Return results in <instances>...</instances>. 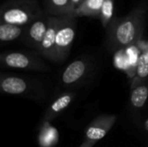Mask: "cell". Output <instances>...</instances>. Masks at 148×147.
Here are the masks:
<instances>
[{
	"instance_id": "obj_1",
	"label": "cell",
	"mask_w": 148,
	"mask_h": 147,
	"mask_svg": "<svg viewBox=\"0 0 148 147\" xmlns=\"http://www.w3.org/2000/svg\"><path fill=\"white\" fill-rule=\"evenodd\" d=\"M144 20V10L137 9L129 16L117 21L112 29V43L121 48L135 42L142 33Z\"/></svg>"
},
{
	"instance_id": "obj_16",
	"label": "cell",
	"mask_w": 148,
	"mask_h": 147,
	"mask_svg": "<svg viewBox=\"0 0 148 147\" xmlns=\"http://www.w3.org/2000/svg\"><path fill=\"white\" fill-rule=\"evenodd\" d=\"M135 73L136 77L132 83V87L144 82L148 77V52L142 53L138 58Z\"/></svg>"
},
{
	"instance_id": "obj_3",
	"label": "cell",
	"mask_w": 148,
	"mask_h": 147,
	"mask_svg": "<svg viewBox=\"0 0 148 147\" xmlns=\"http://www.w3.org/2000/svg\"><path fill=\"white\" fill-rule=\"evenodd\" d=\"M117 120L114 114H102L94 119L85 131L84 139L79 147H94L112 129Z\"/></svg>"
},
{
	"instance_id": "obj_7",
	"label": "cell",
	"mask_w": 148,
	"mask_h": 147,
	"mask_svg": "<svg viewBox=\"0 0 148 147\" xmlns=\"http://www.w3.org/2000/svg\"><path fill=\"white\" fill-rule=\"evenodd\" d=\"M49 26L48 18H37L29 24V27L25 28L23 36L27 44L33 48L38 49L40 46Z\"/></svg>"
},
{
	"instance_id": "obj_9",
	"label": "cell",
	"mask_w": 148,
	"mask_h": 147,
	"mask_svg": "<svg viewBox=\"0 0 148 147\" xmlns=\"http://www.w3.org/2000/svg\"><path fill=\"white\" fill-rule=\"evenodd\" d=\"M0 89L3 93L11 95H24L29 90V82L18 76H6L1 79Z\"/></svg>"
},
{
	"instance_id": "obj_14",
	"label": "cell",
	"mask_w": 148,
	"mask_h": 147,
	"mask_svg": "<svg viewBox=\"0 0 148 147\" xmlns=\"http://www.w3.org/2000/svg\"><path fill=\"white\" fill-rule=\"evenodd\" d=\"M25 28L20 25L1 22L0 24V40L2 42H10L23 36Z\"/></svg>"
},
{
	"instance_id": "obj_11",
	"label": "cell",
	"mask_w": 148,
	"mask_h": 147,
	"mask_svg": "<svg viewBox=\"0 0 148 147\" xmlns=\"http://www.w3.org/2000/svg\"><path fill=\"white\" fill-rule=\"evenodd\" d=\"M59 139L57 129L49 121L42 122L38 133L37 141L40 147H55Z\"/></svg>"
},
{
	"instance_id": "obj_13",
	"label": "cell",
	"mask_w": 148,
	"mask_h": 147,
	"mask_svg": "<svg viewBox=\"0 0 148 147\" xmlns=\"http://www.w3.org/2000/svg\"><path fill=\"white\" fill-rule=\"evenodd\" d=\"M148 100V85L144 82L132 87L130 93V104L133 108L139 110L145 107Z\"/></svg>"
},
{
	"instance_id": "obj_2",
	"label": "cell",
	"mask_w": 148,
	"mask_h": 147,
	"mask_svg": "<svg viewBox=\"0 0 148 147\" xmlns=\"http://www.w3.org/2000/svg\"><path fill=\"white\" fill-rule=\"evenodd\" d=\"M41 16L39 6L34 0H12L1 10V21L23 26Z\"/></svg>"
},
{
	"instance_id": "obj_18",
	"label": "cell",
	"mask_w": 148,
	"mask_h": 147,
	"mask_svg": "<svg viewBox=\"0 0 148 147\" xmlns=\"http://www.w3.org/2000/svg\"><path fill=\"white\" fill-rule=\"evenodd\" d=\"M69 1H70V7L72 10V14H73L74 10L80 6V4L82 3L83 0H69ZM72 14H71V16H72Z\"/></svg>"
},
{
	"instance_id": "obj_19",
	"label": "cell",
	"mask_w": 148,
	"mask_h": 147,
	"mask_svg": "<svg viewBox=\"0 0 148 147\" xmlns=\"http://www.w3.org/2000/svg\"><path fill=\"white\" fill-rule=\"evenodd\" d=\"M144 130L146 131V133L148 134V118L144 122Z\"/></svg>"
},
{
	"instance_id": "obj_17",
	"label": "cell",
	"mask_w": 148,
	"mask_h": 147,
	"mask_svg": "<svg viewBox=\"0 0 148 147\" xmlns=\"http://www.w3.org/2000/svg\"><path fill=\"white\" fill-rule=\"evenodd\" d=\"M114 14V0H105L101 11V21L104 28H107Z\"/></svg>"
},
{
	"instance_id": "obj_15",
	"label": "cell",
	"mask_w": 148,
	"mask_h": 147,
	"mask_svg": "<svg viewBox=\"0 0 148 147\" xmlns=\"http://www.w3.org/2000/svg\"><path fill=\"white\" fill-rule=\"evenodd\" d=\"M49 12L56 16H71L72 10L69 0H46Z\"/></svg>"
},
{
	"instance_id": "obj_4",
	"label": "cell",
	"mask_w": 148,
	"mask_h": 147,
	"mask_svg": "<svg viewBox=\"0 0 148 147\" xmlns=\"http://www.w3.org/2000/svg\"><path fill=\"white\" fill-rule=\"evenodd\" d=\"M75 37V17L62 16L56 39V62L64 60L69 55Z\"/></svg>"
},
{
	"instance_id": "obj_12",
	"label": "cell",
	"mask_w": 148,
	"mask_h": 147,
	"mask_svg": "<svg viewBox=\"0 0 148 147\" xmlns=\"http://www.w3.org/2000/svg\"><path fill=\"white\" fill-rule=\"evenodd\" d=\"M105 0H83L78 8H76L72 17L76 16H93L100 17L101 8Z\"/></svg>"
},
{
	"instance_id": "obj_10",
	"label": "cell",
	"mask_w": 148,
	"mask_h": 147,
	"mask_svg": "<svg viewBox=\"0 0 148 147\" xmlns=\"http://www.w3.org/2000/svg\"><path fill=\"white\" fill-rule=\"evenodd\" d=\"M88 68L87 62L84 60H76L70 63L62 75V82L64 85H72L79 81L85 75Z\"/></svg>"
},
{
	"instance_id": "obj_6",
	"label": "cell",
	"mask_w": 148,
	"mask_h": 147,
	"mask_svg": "<svg viewBox=\"0 0 148 147\" xmlns=\"http://www.w3.org/2000/svg\"><path fill=\"white\" fill-rule=\"evenodd\" d=\"M62 22V16H49V26L47 32L38 47V52L47 59L56 62V39L57 30Z\"/></svg>"
},
{
	"instance_id": "obj_8",
	"label": "cell",
	"mask_w": 148,
	"mask_h": 147,
	"mask_svg": "<svg viewBox=\"0 0 148 147\" xmlns=\"http://www.w3.org/2000/svg\"><path fill=\"white\" fill-rule=\"evenodd\" d=\"M75 97V94L71 92L63 93L60 96H58L47 108L42 119V122L44 121H52L56 117L62 114L63 111H65L72 103Z\"/></svg>"
},
{
	"instance_id": "obj_5",
	"label": "cell",
	"mask_w": 148,
	"mask_h": 147,
	"mask_svg": "<svg viewBox=\"0 0 148 147\" xmlns=\"http://www.w3.org/2000/svg\"><path fill=\"white\" fill-rule=\"evenodd\" d=\"M1 62L3 66L10 68L43 70L47 66L37 57L22 52L4 53L1 55Z\"/></svg>"
}]
</instances>
